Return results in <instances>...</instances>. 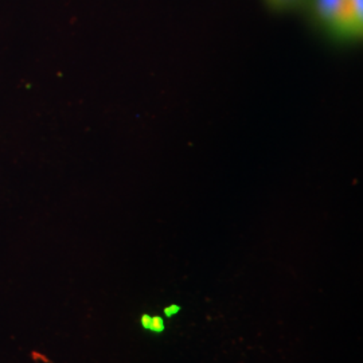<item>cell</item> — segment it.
Returning <instances> with one entry per match:
<instances>
[{"label":"cell","mask_w":363,"mask_h":363,"mask_svg":"<svg viewBox=\"0 0 363 363\" xmlns=\"http://www.w3.org/2000/svg\"><path fill=\"white\" fill-rule=\"evenodd\" d=\"M140 325L145 331L154 333V334H162L166 330V323L162 316H151L148 313H143L140 318Z\"/></svg>","instance_id":"2"},{"label":"cell","mask_w":363,"mask_h":363,"mask_svg":"<svg viewBox=\"0 0 363 363\" xmlns=\"http://www.w3.org/2000/svg\"><path fill=\"white\" fill-rule=\"evenodd\" d=\"M179 311H181V307H179V306H177V304H171V306L164 308V315H166L167 318H172L174 315H177Z\"/></svg>","instance_id":"4"},{"label":"cell","mask_w":363,"mask_h":363,"mask_svg":"<svg viewBox=\"0 0 363 363\" xmlns=\"http://www.w3.org/2000/svg\"><path fill=\"white\" fill-rule=\"evenodd\" d=\"M328 30L342 39H358L363 34V0H340Z\"/></svg>","instance_id":"1"},{"label":"cell","mask_w":363,"mask_h":363,"mask_svg":"<svg viewBox=\"0 0 363 363\" xmlns=\"http://www.w3.org/2000/svg\"><path fill=\"white\" fill-rule=\"evenodd\" d=\"M306 0H264L273 11H291L300 7Z\"/></svg>","instance_id":"3"}]
</instances>
